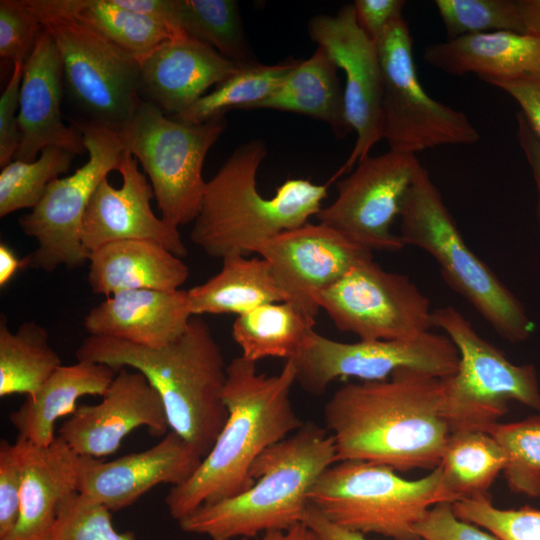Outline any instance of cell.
Listing matches in <instances>:
<instances>
[{
  "label": "cell",
  "mask_w": 540,
  "mask_h": 540,
  "mask_svg": "<svg viewBox=\"0 0 540 540\" xmlns=\"http://www.w3.org/2000/svg\"><path fill=\"white\" fill-rule=\"evenodd\" d=\"M83 136L87 162L73 174L51 182L40 202L22 215L19 226L37 248L23 258L24 268L52 272L88 261L82 243L83 218L91 197L112 170L119 171L125 149L117 132L87 121L72 124Z\"/></svg>",
  "instance_id": "11"
},
{
  "label": "cell",
  "mask_w": 540,
  "mask_h": 540,
  "mask_svg": "<svg viewBox=\"0 0 540 540\" xmlns=\"http://www.w3.org/2000/svg\"><path fill=\"white\" fill-rule=\"evenodd\" d=\"M459 359L448 336L430 331L409 339L346 343L312 330L290 360L296 382L306 392L321 395L337 379L380 381L400 369L446 378L457 371Z\"/></svg>",
  "instance_id": "13"
},
{
  "label": "cell",
  "mask_w": 540,
  "mask_h": 540,
  "mask_svg": "<svg viewBox=\"0 0 540 540\" xmlns=\"http://www.w3.org/2000/svg\"><path fill=\"white\" fill-rule=\"evenodd\" d=\"M24 268V260L19 259L6 243H0V287H5L18 270Z\"/></svg>",
  "instance_id": "51"
},
{
  "label": "cell",
  "mask_w": 540,
  "mask_h": 540,
  "mask_svg": "<svg viewBox=\"0 0 540 540\" xmlns=\"http://www.w3.org/2000/svg\"><path fill=\"white\" fill-rule=\"evenodd\" d=\"M299 61L291 58L272 65L258 61L241 65L212 92L174 118L188 124H201L224 116L231 109L249 110L267 98Z\"/></svg>",
  "instance_id": "33"
},
{
  "label": "cell",
  "mask_w": 540,
  "mask_h": 540,
  "mask_svg": "<svg viewBox=\"0 0 540 540\" xmlns=\"http://www.w3.org/2000/svg\"><path fill=\"white\" fill-rule=\"evenodd\" d=\"M452 508L459 519L488 530L498 540H540V509L497 508L490 496L460 499Z\"/></svg>",
  "instance_id": "39"
},
{
  "label": "cell",
  "mask_w": 540,
  "mask_h": 540,
  "mask_svg": "<svg viewBox=\"0 0 540 540\" xmlns=\"http://www.w3.org/2000/svg\"><path fill=\"white\" fill-rule=\"evenodd\" d=\"M77 13L139 62L164 41L177 35L166 25L128 10L115 0H77Z\"/></svg>",
  "instance_id": "35"
},
{
  "label": "cell",
  "mask_w": 540,
  "mask_h": 540,
  "mask_svg": "<svg viewBox=\"0 0 540 540\" xmlns=\"http://www.w3.org/2000/svg\"><path fill=\"white\" fill-rule=\"evenodd\" d=\"M140 66L141 95L176 116L240 65L184 33L164 41L140 61Z\"/></svg>",
  "instance_id": "22"
},
{
  "label": "cell",
  "mask_w": 540,
  "mask_h": 540,
  "mask_svg": "<svg viewBox=\"0 0 540 540\" xmlns=\"http://www.w3.org/2000/svg\"><path fill=\"white\" fill-rule=\"evenodd\" d=\"M399 236L431 255L446 283L509 342L533 331L525 307L465 243L439 189L422 166L403 202Z\"/></svg>",
  "instance_id": "6"
},
{
  "label": "cell",
  "mask_w": 540,
  "mask_h": 540,
  "mask_svg": "<svg viewBox=\"0 0 540 540\" xmlns=\"http://www.w3.org/2000/svg\"><path fill=\"white\" fill-rule=\"evenodd\" d=\"M173 1L177 24L185 34L237 65L257 62L245 35L237 1Z\"/></svg>",
  "instance_id": "34"
},
{
  "label": "cell",
  "mask_w": 540,
  "mask_h": 540,
  "mask_svg": "<svg viewBox=\"0 0 540 540\" xmlns=\"http://www.w3.org/2000/svg\"><path fill=\"white\" fill-rule=\"evenodd\" d=\"M423 57L452 76L513 78L540 72V39L509 31L471 34L430 44Z\"/></svg>",
  "instance_id": "25"
},
{
  "label": "cell",
  "mask_w": 540,
  "mask_h": 540,
  "mask_svg": "<svg viewBox=\"0 0 540 540\" xmlns=\"http://www.w3.org/2000/svg\"><path fill=\"white\" fill-rule=\"evenodd\" d=\"M308 34L345 74V113L356 133L353 149L333 176L335 180L368 157L382 139V72L378 48L358 25L353 4L342 6L333 16L312 17Z\"/></svg>",
  "instance_id": "16"
},
{
  "label": "cell",
  "mask_w": 540,
  "mask_h": 540,
  "mask_svg": "<svg viewBox=\"0 0 540 540\" xmlns=\"http://www.w3.org/2000/svg\"><path fill=\"white\" fill-rule=\"evenodd\" d=\"M404 0H356L353 3L358 25L375 43L386 28L402 17Z\"/></svg>",
  "instance_id": "46"
},
{
  "label": "cell",
  "mask_w": 540,
  "mask_h": 540,
  "mask_svg": "<svg viewBox=\"0 0 540 540\" xmlns=\"http://www.w3.org/2000/svg\"><path fill=\"white\" fill-rule=\"evenodd\" d=\"M251 540V539H237ZM259 540H318L314 531L304 522L296 524L287 530L270 531L262 535Z\"/></svg>",
  "instance_id": "52"
},
{
  "label": "cell",
  "mask_w": 540,
  "mask_h": 540,
  "mask_svg": "<svg viewBox=\"0 0 540 540\" xmlns=\"http://www.w3.org/2000/svg\"><path fill=\"white\" fill-rule=\"evenodd\" d=\"M43 25L27 0L0 1V57L12 65L25 63L33 52Z\"/></svg>",
  "instance_id": "41"
},
{
  "label": "cell",
  "mask_w": 540,
  "mask_h": 540,
  "mask_svg": "<svg viewBox=\"0 0 540 540\" xmlns=\"http://www.w3.org/2000/svg\"><path fill=\"white\" fill-rule=\"evenodd\" d=\"M27 2L57 46L64 87L82 120L119 132L143 101L139 60L84 21L77 0Z\"/></svg>",
  "instance_id": "7"
},
{
  "label": "cell",
  "mask_w": 540,
  "mask_h": 540,
  "mask_svg": "<svg viewBox=\"0 0 540 540\" xmlns=\"http://www.w3.org/2000/svg\"><path fill=\"white\" fill-rule=\"evenodd\" d=\"M434 5L448 39L497 31L525 34L515 0H436Z\"/></svg>",
  "instance_id": "38"
},
{
  "label": "cell",
  "mask_w": 540,
  "mask_h": 540,
  "mask_svg": "<svg viewBox=\"0 0 540 540\" xmlns=\"http://www.w3.org/2000/svg\"><path fill=\"white\" fill-rule=\"evenodd\" d=\"M421 167L416 155H369L337 183V197L319 211L318 222L372 252L401 250L405 245L391 227Z\"/></svg>",
  "instance_id": "15"
},
{
  "label": "cell",
  "mask_w": 540,
  "mask_h": 540,
  "mask_svg": "<svg viewBox=\"0 0 540 540\" xmlns=\"http://www.w3.org/2000/svg\"><path fill=\"white\" fill-rule=\"evenodd\" d=\"M524 33L540 39V0H515Z\"/></svg>",
  "instance_id": "50"
},
{
  "label": "cell",
  "mask_w": 540,
  "mask_h": 540,
  "mask_svg": "<svg viewBox=\"0 0 540 540\" xmlns=\"http://www.w3.org/2000/svg\"><path fill=\"white\" fill-rule=\"evenodd\" d=\"M517 139L531 168L538 193L537 217L540 225V139L534 134L523 115L518 112Z\"/></svg>",
  "instance_id": "48"
},
{
  "label": "cell",
  "mask_w": 540,
  "mask_h": 540,
  "mask_svg": "<svg viewBox=\"0 0 540 540\" xmlns=\"http://www.w3.org/2000/svg\"><path fill=\"white\" fill-rule=\"evenodd\" d=\"M145 427L161 437L169 422L161 397L139 371L121 368L97 404L79 405L58 436L79 456L97 459L115 453L133 430Z\"/></svg>",
  "instance_id": "18"
},
{
  "label": "cell",
  "mask_w": 540,
  "mask_h": 540,
  "mask_svg": "<svg viewBox=\"0 0 540 540\" xmlns=\"http://www.w3.org/2000/svg\"><path fill=\"white\" fill-rule=\"evenodd\" d=\"M484 431L506 456L503 473L510 491L540 499V413L516 422H497Z\"/></svg>",
  "instance_id": "37"
},
{
  "label": "cell",
  "mask_w": 540,
  "mask_h": 540,
  "mask_svg": "<svg viewBox=\"0 0 540 540\" xmlns=\"http://www.w3.org/2000/svg\"><path fill=\"white\" fill-rule=\"evenodd\" d=\"M315 319L289 302L267 303L236 317L232 337L241 349V356L257 362L265 358L296 356Z\"/></svg>",
  "instance_id": "30"
},
{
  "label": "cell",
  "mask_w": 540,
  "mask_h": 540,
  "mask_svg": "<svg viewBox=\"0 0 540 540\" xmlns=\"http://www.w3.org/2000/svg\"><path fill=\"white\" fill-rule=\"evenodd\" d=\"M484 82L510 95L528 125L540 139V72L513 78H485Z\"/></svg>",
  "instance_id": "45"
},
{
  "label": "cell",
  "mask_w": 540,
  "mask_h": 540,
  "mask_svg": "<svg viewBox=\"0 0 540 540\" xmlns=\"http://www.w3.org/2000/svg\"><path fill=\"white\" fill-rule=\"evenodd\" d=\"M294 383L291 360L278 374L267 376L258 373L256 362L243 356L232 359L223 392L227 420L192 476L168 492L165 504L174 520L237 496L254 484L250 470L257 457L304 423L290 399Z\"/></svg>",
  "instance_id": "2"
},
{
  "label": "cell",
  "mask_w": 540,
  "mask_h": 540,
  "mask_svg": "<svg viewBox=\"0 0 540 540\" xmlns=\"http://www.w3.org/2000/svg\"><path fill=\"white\" fill-rule=\"evenodd\" d=\"M63 87L58 49L43 27L33 52L24 63L18 110L21 142L14 160L33 162L49 146L60 147L74 155L86 151L81 132L63 121Z\"/></svg>",
  "instance_id": "21"
},
{
  "label": "cell",
  "mask_w": 540,
  "mask_h": 540,
  "mask_svg": "<svg viewBox=\"0 0 540 540\" xmlns=\"http://www.w3.org/2000/svg\"><path fill=\"white\" fill-rule=\"evenodd\" d=\"M120 6L147 16L169 27L175 34H184L178 26L173 0H115Z\"/></svg>",
  "instance_id": "47"
},
{
  "label": "cell",
  "mask_w": 540,
  "mask_h": 540,
  "mask_svg": "<svg viewBox=\"0 0 540 540\" xmlns=\"http://www.w3.org/2000/svg\"><path fill=\"white\" fill-rule=\"evenodd\" d=\"M506 465L496 439L483 430L450 433L439 464L442 482L453 498L488 497L489 489Z\"/></svg>",
  "instance_id": "31"
},
{
  "label": "cell",
  "mask_w": 540,
  "mask_h": 540,
  "mask_svg": "<svg viewBox=\"0 0 540 540\" xmlns=\"http://www.w3.org/2000/svg\"><path fill=\"white\" fill-rule=\"evenodd\" d=\"M446 333L459 352L457 371L443 378V416L450 433L485 430L517 401L540 413V387L533 365H516L483 339L456 308L432 311V327Z\"/></svg>",
  "instance_id": "10"
},
{
  "label": "cell",
  "mask_w": 540,
  "mask_h": 540,
  "mask_svg": "<svg viewBox=\"0 0 540 540\" xmlns=\"http://www.w3.org/2000/svg\"><path fill=\"white\" fill-rule=\"evenodd\" d=\"M122 185L103 179L94 191L82 224V243L89 254L108 243L148 240L183 258L188 254L177 227L156 217L151 208L154 192L138 169V160L125 151L119 171Z\"/></svg>",
  "instance_id": "20"
},
{
  "label": "cell",
  "mask_w": 540,
  "mask_h": 540,
  "mask_svg": "<svg viewBox=\"0 0 540 540\" xmlns=\"http://www.w3.org/2000/svg\"><path fill=\"white\" fill-rule=\"evenodd\" d=\"M17 439L23 463L20 511L4 540H50L60 503L78 490L80 456L59 436L44 447Z\"/></svg>",
  "instance_id": "24"
},
{
  "label": "cell",
  "mask_w": 540,
  "mask_h": 540,
  "mask_svg": "<svg viewBox=\"0 0 540 540\" xmlns=\"http://www.w3.org/2000/svg\"><path fill=\"white\" fill-rule=\"evenodd\" d=\"M316 302L339 331L359 340L409 339L432 327L429 299L407 276L386 271L373 257L357 263Z\"/></svg>",
  "instance_id": "14"
},
{
  "label": "cell",
  "mask_w": 540,
  "mask_h": 540,
  "mask_svg": "<svg viewBox=\"0 0 540 540\" xmlns=\"http://www.w3.org/2000/svg\"><path fill=\"white\" fill-rule=\"evenodd\" d=\"M303 522L309 526L318 540H369L364 534L344 529L325 518L309 504Z\"/></svg>",
  "instance_id": "49"
},
{
  "label": "cell",
  "mask_w": 540,
  "mask_h": 540,
  "mask_svg": "<svg viewBox=\"0 0 540 540\" xmlns=\"http://www.w3.org/2000/svg\"><path fill=\"white\" fill-rule=\"evenodd\" d=\"M443 396V378L412 369L342 385L323 408L337 462L366 461L399 472L435 469L450 436Z\"/></svg>",
  "instance_id": "1"
},
{
  "label": "cell",
  "mask_w": 540,
  "mask_h": 540,
  "mask_svg": "<svg viewBox=\"0 0 540 540\" xmlns=\"http://www.w3.org/2000/svg\"><path fill=\"white\" fill-rule=\"evenodd\" d=\"M50 540H135L130 532H118L111 511L104 505L73 492L58 507Z\"/></svg>",
  "instance_id": "40"
},
{
  "label": "cell",
  "mask_w": 540,
  "mask_h": 540,
  "mask_svg": "<svg viewBox=\"0 0 540 540\" xmlns=\"http://www.w3.org/2000/svg\"><path fill=\"white\" fill-rule=\"evenodd\" d=\"M414 531L423 540H498L476 525L459 519L450 502H441L429 509Z\"/></svg>",
  "instance_id": "43"
},
{
  "label": "cell",
  "mask_w": 540,
  "mask_h": 540,
  "mask_svg": "<svg viewBox=\"0 0 540 540\" xmlns=\"http://www.w3.org/2000/svg\"><path fill=\"white\" fill-rule=\"evenodd\" d=\"M222 261V268L216 275L187 290L193 316H239L263 304L286 302L268 262L261 256H235Z\"/></svg>",
  "instance_id": "29"
},
{
  "label": "cell",
  "mask_w": 540,
  "mask_h": 540,
  "mask_svg": "<svg viewBox=\"0 0 540 540\" xmlns=\"http://www.w3.org/2000/svg\"><path fill=\"white\" fill-rule=\"evenodd\" d=\"M338 67L329 54L317 46L314 53L286 75L274 91L251 109L294 112L327 124L343 138L352 132L347 121Z\"/></svg>",
  "instance_id": "28"
},
{
  "label": "cell",
  "mask_w": 540,
  "mask_h": 540,
  "mask_svg": "<svg viewBox=\"0 0 540 540\" xmlns=\"http://www.w3.org/2000/svg\"><path fill=\"white\" fill-rule=\"evenodd\" d=\"M225 128L224 116L188 124L143 100L117 132L125 151L148 175L161 218L170 225L178 228L198 216L207 182L202 177L204 160Z\"/></svg>",
  "instance_id": "9"
},
{
  "label": "cell",
  "mask_w": 540,
  "mask_h": 540,
  "mask_svg": "<svg viewBox=\"0 0 540 540\" xmlns=\"http://www.w3.org/2000/svg\"><path fill=\"white\" fill-rule=\"evenodd\" d=\"M24 63L13 64L9 81L0 97V167L14 160L21 142L18 124L20 89Z\"/></svg>",
  "instance_id": "44"
},
{
  "label": "cell",
  "mask_w": 540,
  "mask_h": 540,
  "mask_svg": "<svg viewBox=\"0 0 540 540\" xmlns=\"http://www.w3.org/2000/svg\"><path fill=\"white\" fill-rule=\"evenodd\" d=\"M75 155L56 146L44 148L33 162L13 160L0 172V217L33 209L48 185L67 172Z\"/></svg>",
  "instance_id": "36"
},
{
  "label": "cell",
  "mask_w": 540,
  "mask_h": 540,
  "mask_svg": "<svg viewBox=\"0 0 540 540\" xmlns=\"http://www.w3.org/2000/svg\"><path fill=\"white\" fill-rule=\"evenodd\" d=\"M336 462L329 431L303 423L257 457L250 470L254 484L248 490L197 508L178 521L179 527L211 540L252 539L287 530L303 522L312 487Z\"/></svg>",
  "instance_id": "5"
},
{
  "label": "cell",
  "mask_w": 540,
  "mask_h": 540,
  "mask_svg": "<svg viewBox=\"0 0 540 540\" xmlns=\"http://www.w3.org/2000/svg\"><path fill=\"white\" fill-rule=\"evenodd\" d=\"M88 261L90 289L106 297L138 289L178 290L189 276L180 257L148 240L108 243L91 252Z\"/></svg>",
  "instance_id": "26"
},
{
  "label": "cell",
  "mask_w": 540,
  "mask_h": 540,
  "mask_svg": "<svg viewBox=\"0 0 540 540\" xmlns=\"http://www.w3.org/2000/svg\"><path fill=\"white\" fill-rule=\"evenodd\" d=\"M267 154L260 139L238 146L206 182L191 241L214 258L249 256L275 235L297 228L322 209L326 184L287 179L274 196L257 189V172Z\"/></svg>",
  "instance_id": "4"
},
{
  "label": "cell",
  "mask_w": 540,
  "mask_h": 540,
  "mask_svg": "<svg viewBox=\"0 0 540 540\" xmlns=\"http://www.w3.org/2000/svg\"><path fill=\"white\" fill-rule=\"evenodd\" d=\"M441 502L454 500L443 485L439 466L408 480L388 466L358 460L331 465L309 494L310 505L332 523L393 540H420L416 524Z\"/></svg>",
  "instance_id": "8"
},
{
  "label": "cell",
  "mask_w": 540,
  "mask_h": 540,
  "mask_svg": "<svg viewBox=\"0 0 540 540\" xmlns=\"http://www.w3.org/2000/svg\"><path fill=\"white\" fill-rule=\"evenodd\" d=\"M116 372L108 365L86 360L59 366L33 396L9 414L18 437L37 446L50 445L56 439V421L72 415L79 398L102 396Z\"/></svg>",
  "instance_id": "27"
},
{
  "label": "cell",
  "mask_w": 540,
  "mask_h": 540,
  "mask_svg": "<svg viewBox=\"0 0 540 540\" xmlns=\"http://www.w3.org/2000/svg\"><path fill=\"white\" fill-rule=\"evenodd\" d=\"M376 44L382 72V139L391 151L416 155L439 146L479 141L477 129L463 112L424 90L403 17L391 23Z\"/></svg>",
  "instance_id": "12"
},
{
  "label": "cell",
  "mask_w": 540,
  "mask_h": 540,
  "mask_svg": "<svg viewBox=\"0 0 540 540\" xmlns=\"http://www.w3.org/2000/svg\"><path fill=\"white\" fill-rule=\"evenodd\" d=\"M61 365L60 356L49 344L45 327L28 321L12 332L6 317L1 315L0 397L33 396Z\"/></svg>",
  "instance_id": "32"
},
{
  "label": "cell",
  "mask_w": 540,
  "mask_h": 540,
  "mask_svg": "<svg viewBox=\"0 0 540 540\" xmlns=\"http://www.w3.org/2000/svg\"><path fill=\"white\" fill-rule=\"evenodd\" d=\"M192 316L187 290L138 289L106 297L86 314L83 326L90 336L162 348L186 331Z\"/></svg>",
  "instance_id": "23"
},
{
  "label": "cell",
  "mask_w": 540,
  "mask_h": 540,
  "mask_svg": "<svg viewBox=\"0 0 540 540\" xmlns=\"http://www.w3.org/2000/svg\"><path fill=\"white\" fill-rule=\"evenodd\" d=\"M202 459L193 445L170 430L149 449L111 461L80 456L77 492L117 512L159 484H182Z\"/></svg>",
  "instance_id": "19"
},
{
  "label": "cell",
  "mask_w": 540,
  "mask_h": 540,
  "mask_svg": "<svg viewBox=\"0 0 540 540\" xmlns=\"http://www.w3.org/2000/svg\"><path fill=\"white\" fill-rule=\"evenodd\" d=\"M257 253L268 262L286 302L314 319L320 310L317 296L357 263L373 257L371 250L320 222L283 231Z\"/></svg>",
  "instance_id": "17"
},
{
  "label": "cell",
  "mask_w": 540,
  "mask_h": 540,
  "mask_svg": "<svg viewBox=\"0 0 540 540\" xmlns=\"http://www.w3.org/2000/svg\"><path fill=\"white\" fill-rule=\"evenodd\" d=\"M75 354L77 360L102 363L116 371L141 372L159 393L170 430L203 458L210 451L228 417L223 401L227 365L204 319L192 316L186 331L162 348L89 335Z\"/></svg>",
  "instance_id": "3"
},
{
  "label": "cell",
  "mask_w": 540,
  "mask_h": 540,
  "mask_svg": "<svg viewBox=\"0 0 540 540\" xmlns=\"http://www.w3.org/2000/svg\"><path fill=\"white\" fill-rule=\"evenodd\" d=\"M23 482L21 444L0 441V540L6 539L15 528L20 511Z\"/></svg>",
  "instance_id": "42"
}]
</instances>
